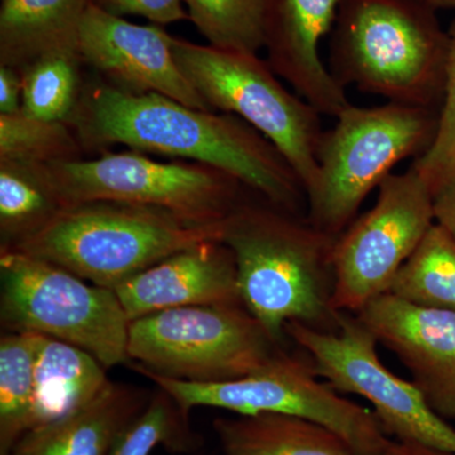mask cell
<instances>
[{"label": "cell", "instance_id": "obj_1", "mask_svg": "<svg viewBox=\"0 0 455 455\" xmlns=\"http://www.w3.org/2000/svg\"><path fill=\"white\" fill-rule=\"evenodd\" d=\"M84 151L124 145L208 164L284 211L301 214L307 193L283 154L235 114L196 109L161 94H131L95 75L68 119Z\"/></svg>", "mask_w": 455, "mask_h": 455}, {"label": "cell", "instance_id": "obj_2", "mask_svg": "<svg viewBox=\"0 0 455 455\" xmlns=\"http://www.w3.org/2000/svg\"><path fill=\"white\" fill-rule=\"evenodd\" d=\"M337 239L265 199L243 200L224 220L221 242L235 254L242 304L278 346L290 323L337 331Z\"/></svg>", "mask_w": 455, "mask_h": 455}, {"label": "cell", "instance_id": "obj_3", "mask_svg": "<svg viewBox=\"0 0 455 455\" xmlns=\"http://www.w3.org/2000/svg\"><path fill=\"white\" fill-rule=\"evenodd\" d=\"M448 46L435 9L419 0H341L329 70L344 89L440 109Z\"/></svg>", "mask_w": 455, "mask_h": 455}, {"label": "cell", "instance_id": "obj_4", "mask_svg": "<svg viewBox=\"0 0 455 455\" xmlns=\"http://www.w3.org/2000/svg\"><path fill=\"white\" fill-rule=\"evenodd\" d=\"M224 220L193 223L151 206L89 202L68 205L49 226L9 250L114 290L184 248L221 241Z\"/></svg>", "mask_w": 455, "mask_h": 455}, {"label": "cell", "instance_id": "obj_5", "mask_svg": "<svg viewBox=\"0 0 455 455\" xmlns=\"http://www.w3.org/2000/svg\"><path fill=\"white\" fill-rule=\"evenodd\" d=\"M438 125L439 109L433 108L350 104L323 134L316 179L307 191V220L338 238L397 164L429 151Z\"/></svg>", "mask_w": 455, "mask_h": 455}, {"label": "cell", "instance_id": "obj_6", "mask_svg": "<svg viewBox=\"0 0 455 455\" xmlns=\"http://www.w3.org/2000/svg\"><path fill=\"white\" fill-rule=\"evenodd\" d=\"M0 313L9 331L73 344L106 368L131 361V320L114 290L9 248H0Z\"/></svg>", "mask_w": 455, "mask_h": 455}, {"label": "cell", "instance_id": "obj_7", "mask_svg": "<svg viewBox=\"0 0 455 455\" xmlns=\"http://www.w3.org/2000/svg\"><path fill=\"white\" fill-rule=\"evenodd\" d=\"M180 70L212 110L235 114L262 133L291 164L305 193L316 179L322 119L315 108L278 82L256 53L235 52L172 37Z\"/></svg>", "mask_w": 455, "mask_h": 455}, {"label": "cell", "instance_id": "obj_8", "mask_svg": "<svg viewBox=\"0 0 455 455\" xmlns=\"http://www.w3.org/2000/svg\"><path fill=\"white\" fill-rule=\"evenodd\" d=\"M276 341L243 304L176 307L132 320L128 355L169 379L224 382L265 367Z\"/></svg>", "mask_w": 455, "mask_h": 455}, {"label": "cell", "instance_id": "obj_9", "mask_svg": "<svg viewBox=\"0 0 455 455\" xmlns=\"http://www.w3.org/2000/svg\"><path fill=\"white\" fill-rule=\"evenodd\" d=\"M136 371L166 392L188 415L193 407H215L236 415L262 412L309 419L333 430L358 455H379L390 436L372 410L341 396L311 366L278 352L265 367L242 379L224 382H188L169 379L136 366Z\"/></svg>", "mask_w": 455, "mask_h": 455}, {"label": "cell", "instance_id": "obj_10", "mask_svg": "<svg viewBox=\"0 0 455 455\" xmlns=\"http://www.w3.org/2000/svg\"><path fill=\"white\" fill-rule=\"evenodd\" d=\"M47 166L68 205L128 203L163 209L200 224L226 220L248 190L229 173L208 164L163 163L133 149Z\"/></svg>", "mask_w": 455, "mask_h": 455}, {"label": "cell", "instance_id": "obj_11", "mask_svg": "<svg viewBox=\"0 0 455 455\" xmlns=\"http://www.w3.org/2000/svg\"><path fill=\"white\" fill-rule=\"evenodd\" d=\"M284 331L309 355L319 379L339 394L357 395L371 403L388 436L455 454L454 427L431 409L414 382L379 361L376 338L355 314L339 313L335 331L300 323H290Z\"/></svg>", "mask_w": 455, "mask_h": 455}, {"label": "cell", "instance_id": "obj_12", "mask_svg": "<svg viewBox=\"0 0 455 455\" xmlns=\"http://www.w3.org/2000/svg\"><path fill=\"white\" fill-rule=\"evenodd\" d=\"M434 224L433 194L412 164L383 180L373 208L335 242L334 309L357 314L387 292Z\"/></svg>", "mask_w": 455, "mask_h": 455}, {"label": "cell", "instance_id": "obj_13", "mask_svg": "<svg viewBox=\"0 0 455 455\" xmlns=\"http://www.w3.org/2000/svg\"><path fill=\"white\" fill-rule=\"evenodd\" d=\"M172 36L140 26L90 3L79 33V52L103 82L131 94H161L185 106L212 110L180 70Z\"/></svg>", "mask_w": 455, "mask_h": 455}, {"label": "cell", "instance_id": "obj_14", "mask_svg": "<svg viewBox=\"0 0 455 455\" xmlns=\"http://www.w3.org/2000/svg\"><path fill=\"white\" fill-rule=\"evenodd\" d=\"M355 315L411 373L431 409L455 419V311L419 307L386 292Z\"/></svg>", "mask_w": 455, "mask_h": 455}, {"label": "cell", "instance_id": "obj_15", "mask_svg": "<svg viewBox=\"0 0 455 455\" xmlns=\"http://www.w3.org/2000/svg\"><path fill=\"white\" fill-rule=\"evenodd\" d=\"M341 0H268L265 49L277 76L291 84L317 112L335 116L350 106L346 89L320 57V42L333 31Z\"/></svg>", "mask_w": 455, "mask_h": 455}, {"label": "cell", "instance_id": "obj_16", "mask_svg": "<svg viewBox=\"0 0 455 455\" xmlns=\"http://www.w3.org/2000/svg\"><path fill=\"white\" fill-rule=\"evenodd\" d=\"M114 291L131 322L176 307L242 304L235 254L221 241L171 254Z\"/></svg>", "mask_w": 455, "mask_h": 455}, {"label": "cell", "instance_id": "obj_17", "mask_svg": "<svg viewBox=\"0 0 455 455\" xmlns=\"http://www.w3.org/2000/svg\"><path fill=\"white\" fill-rule=\"evenodd\" d=\"M139 392L108 382L73 414L25 434L8 455H108L128 424L142 411Z\"/></svg>", "mask_w": 455, "mask_h": 455}, {"label": "cell", "instance_id": "obj_18", "mask_svg": "<svg viewBox=\"0 0 455 455\" xmlns=\"http://www.w3.org/2000/svg\"><path fill=\"white\" fill-rule=\"evenodd\" d=\"M90 0H2L0 66L22 71L53 52H79ZM80 53V52H79Z\"/></svg>", "mask_w": 455, "mask_h": 455}, {"label": "cell", "instance_id": "obj_19", "mask_svg": "<svg viewBox=\"0 0 455 455\" xmlns=\"http://www.w3.org/2000/svg\"><path fill=\"white\" fill-rule=\"evenodd\" d=\"M107 368L73 344L37 334L35 391L26 433L73 414L106 387Z\"/></svg>", "mask_w": 455, "mask_h": 455}, {"label": "cell", "instance_id": "obj_20", "mask_svg": "<svg viewBox=\"0 0 455 455\" xmlns=\"http://www.w3.org/2000/svg\"><path fill=\"white\" fill-rule=\"evenodd\" d=\"M214 429L224 455H358L333 430L300 416L220 418Z\"/></svg>", "mask_w": 455, "mask_h": 455}, {"label": "cell", "instance_id": "obj_21", "mask_svg": "<svg viewBox=\"0 0 455 455\" xmlns=\"http://www.w3.org/2000/svg\"><path fill=\"white\" fill-rule=\"evenodd\" d=\"M68 206L47 164L0 158V248L17 247Z\"/></svg>", "mask_w": 455, "mask_h": 455}, {"label": "cell", "instance_id": "obj_22", "mask_svg": "<svg viewBox=\"0 0 455 455\" xmlns=\"http://www.w3.org/2000/svg\"><path fill=\"white\" fill-rule=\"evenodd\" d=\"M387 292L419 307L455 311L454 239L434 224Z\"/></svg>", "mask_w": 455, "mask_h": 455}, {"label": "cell", "instance_id": "obj_23", "mask_svg": "<svg viewBox=\"0 0 455 455\" xmlns=\"http://www.w3.org/2000/svg\"><path fill=\"white\" fill-rule=\"evenodd\" d=\"M37 334L9 331L0 339V455L25 435L35 391Z\"/></svg>", "mask_w": 455, "mask_h": 455}, {"label": "cell", "instance_id": "obj_24", "mask_svg": "<svg viewBox=\"0 0 455 455\" xmlns=\"http://www.w3.org/2000/svg\"><path fill=\"white\" fill-rule=\"evenodd\" d=\"M83 66L79 52H53L23 68V112L46 121L68 122L82 95Z\"/></svg>", "mask_w": 455, "mask_h": 455}, {"label": "cell", "instance_id": "obj_25", "mask_svg": "<svg viewBox=\"0 0 455 455\" xmlns=\"http://www.w3.org/2000/svg\"><path fill=\"white\" fill-rule=\"evenodd\" d=\"M188 20L215 49L259 53L265 49L268 0H184Z\"/></svg>", "mask_w": 455, "mask_h": 455}, {"label": "cell", "instance_id": "obj_26", "mask_svg": "<svg viewBox=\"0 0 455 455\" xmlns=\"http://www.w3.org/2000/svg\"><path fill=\"white\" fill-rule=\"evenodd\" d=\"M84 152L68 123L46 121L23 110L0 116V158L49 164L82 160Z\"/></svg>", "mask_w": 455, "mask_h": 455}, {"label": "cell", "instance_id": "obj_27", "mask_svg": "<svg viewBox=\"0 0 455 455\" xmlns=\"http://www.w3.org/2000/svg\"><path fill=\"white\" fill-rule=\"evenodd\" d=\"M187 416L166 392L160 390L122 431L108 455H149L160 444L184 447Z\"/></svg>", "mask_w": 455, "mask_h": 455}, {"label": "cell", "instance_id": "obj_28", "mask_svg": "<svg viewBox=\"0 0 455 455\" xmlns=\"http://www.w3.org/2000/svg\"><path fill=\"white\" fill-rule=\"evenodd\" d=\"M445 88L439 109V125L429 151L412 163L433 196L455 176V20L448 29Z\"/></svg>", "mask_w": 455, "mask_h": 455}, {"label": "cell", "instance_id": "obj_29", "mask_svg": "<svg viewBox=\"0 0 455 455\" xmlns=\"http://www.w3.org/2000/svg\"><path fill=\"white\" fill-rule=\"evenodd\" d=\"M184 0H90L95 7L113 16L127 14L145 17L157 25H170L188 20V13L182 8Z\"/></svg>", "mask_w": 455, "mask_h": 455}, {"label": "cell", "instance_id": "obj_30", "mask_svg": "<svg viewBox=\"0 0 455 455\" xmlns=\"http://www.w3.org/2000/svg\"><path fill=\"white\" fill-rule=\"evenodd\" d=\"M22 73L9 66H0V116L22 110Z\"/></svg>", "mask_w": 455, "mask_h": 455}, {"label": "cell", "instance_id": "obj_31", "mask_svg": "<svg viewBox=\"0 0 455 455\" xmlns=\"http://www.w3.org/2000/svg\"><path fill=\"white\" fill-rule=\"evenodd\" d=\"M434 220L455 242V176L433 196Z\"/></svg>", "mask_w": 455, "mask_h": 455}, {"label": "cell", "instance_id": "obj_32", "mask_svg": "<svg viewBox=\"0 0 455 455\" xmlns=\"http://www.w3.org/2000/svg\"><path fill=\"white\" fill-rule=\"evenodd\" d=\"M379 455H455L448 451H439L425 445L416 444V443L398 442L391 439L387 447L383 449Z\"/></svg>", "mask_w": 455, "mask_h": 455}, {"label": "cell", "instance_id": "obj_33", "mask_svg": "<svg viewBox=\"0 0 455 455\" xmlns=\"http://www.w3.org/2000/svg\"><path fill=\"white\" fill-rule=\"evenodd\" d=\"M424 4L429 5L430 8L438 11L455 12V0H419Z\"/></svg>", "mask_w": 455, "mask_h": 455}]
</instances>
